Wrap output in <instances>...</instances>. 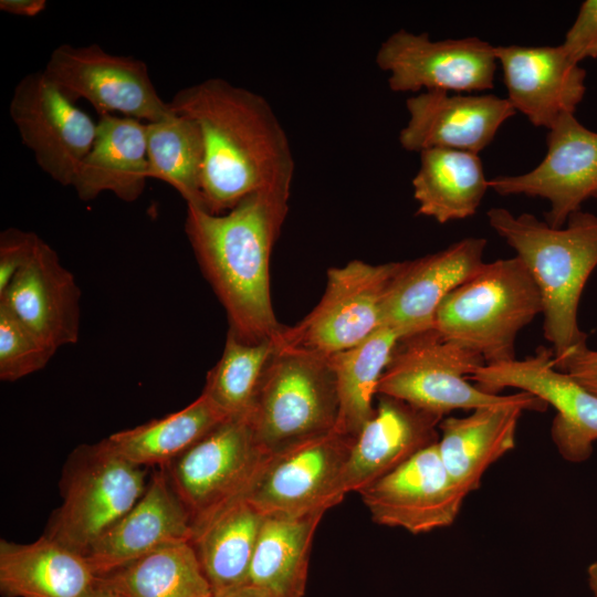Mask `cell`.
Listing matches in <instances>:
<instances>
[{
	"label": "cell",
	"instance_id": "6da1fadb",
	"mask_svg": "<svg viewBox=\"0 0 597 597\" xmlns=\"http://www.w3.org/2000/svg\"><path fill=\"white\" fill-rule=\"evenodd\" d=\"M168 103L171 112L192 117L202 133L203 210L222 214L253 192L291 191L290 140L262 95L212 77L178 91Z\"/></svg>",
	"mask_w": 597,
	"mask_h": 597
},
{
	"label": "cell",
	"instance_id": "7a4b0ae2",
	"mask_svg": "<svg viewBox=\"0 0 597 597\" xmlns=\"http://www.w3.org/2000/svg\"><path fill=\"white\" fill-rule=\"evenodd\" d=\"M289 190H260L212 214L187 205L185 232L199 268L223 306L229 332L245 343L274 341L270 260L289 212Z\"/></svg>",
	"mask_w": 597,
	"mask_h": 597
},
{
	"label": "cell",
	"instance_id": "3957f363",
	"mask_svg": "<svg viewBox=\"0 0 597 597\" xmlns=\"http://www.w3.org/2000/svg\"><path fill=\"white\" fill-rule=\"evenodd\" d=\"M490 227L514 249L532 274L542 297L544 337L552 344L556 368L587 345L578 325L579 301L597 266V214L579 210L562 228L532 213L514 214L495 207Z\"/></svg>",
	"mask_w": 597,
	"mask_h": 597
},
{
	"label": "cell",
	"instance_id": "277c9868",
	"mask_svg": "<svg viewBox=\"0 0 597 597\" xmlns=\"http://www.w3.org/2000/svg\"><path fill=\"white\" fill-rule=\"evenodd\" d=\"M543 313L540 290L519 258L484 262L440 303L433 328L485 365L516 359L517 334Z\"/></svg>",
	"mask_w": 597,
	"mask_h": 597
},
{
	"label": "cell",
	"instance_id": "5b68a950",
	"mask_svg": "<svg viewBox=\"0 0 597 597\" xmlns=\"http://www.w3.org/2000/svg\"><path fill=\"white\" fill-rule=\"evenodd\" d=\"M337 417L328 356L275 347L247 413L258 442L275 453L334 430Z\"/></svg>",
	"mask_w": 597,
	"mask_h": 597
},
{
	"label": "cell",
	"instance_id": "8992f818",
	"mask_svg": "<svg viewBox=\"0 0 597 597\" xmlns=\"http://www.w3.org/2000/svg\"><path fill=\"white\" fill-rule=\"evenodd\" d=\"M149 470L114 452L104 439L78 446L64 465L62 503L43 535L84 555L140 499Z\"/></svg>",
	"mask_w": 597,
	"mask_h": 597
},
{
	"label": "cell",
	"instance_id": "52a82bcc",
	"mask_svg": "<svg viewBox=\"0 0 597 597\" xmlns=\"http://www.w3.org/2000/svg\"><path fill=\"white\" fill-rule=\"evenodd\" d=\"M272 454L258 442L244 415L228 418L164 467L190 516L193 535L248 498Z\"/></svg>",
	"mask_w": 597,
	"mask_h": 597
},
{
	"label": "cell",
	"instance_id": "ba28073f",
	"mask_svg": "<svg viewBox=\"0 0 597 597\" xmlns=\"http://www.w3.org/2000/svg\"><path fill=\"white\" fill-rule=\"evenodd\" d=\"M484 365L476 352L430 328L399 339L376 396L394 397L441 417L510 400L513 395L488 394L469 380Z\"/></svg>",
	"mask_w": 597,
	"mask_h": 597
},
{
	"label": "cell",
	"instance_id": "9c48e42d",
	"mask_svg": "<svg viewBox=\"0 0 597 597\" xmlns=\"http://www.w3.org/2000/svg\"><path fill=\"white\" fill-rule=\"evenodd\" d=\"M400 262L353 260L331 268L316 306L293 326H283L276 348L329 356L364 341L383 324V304Z\"/></svg>",
	"mask_w": 597,
	"mask_h": 597
},
{
	"label": "cell",
	"instance_id": "30bf717a",
	"mask_svg": "<svg viewBox=\"0 0 597 597\" xmlns=\"http://www.w3.org/2000/svg\"><path fill=\"white\" fill-rule=\"evenodd\" d=\"M354 440L334 429L273 453L247 500L263 516L324 515L347 494L344 471Z\"/></svg>",
	"mask_w": 597,
	"mask_h": 597
},
{
	"label": "cell",
	"instance_id": "8fae6325",
	"mask_svg": "<svg viewBox=\"0 0 597 597\" xmlns=\"http://www.w3.org/2000/svg\"><path fill=\"white\" fill-rule=\"evenodd\" d=\"M43 72L72 102L85 100L100 116L119 113L153 123L172 113L144 61L108 53L95 43L59 45Z\"/></svg>",
	"mask_w": 597,
	"mask_h": 597
},
{
	"label": "cell",
	"instance_id": "7c38bea8",
	"mask_svg": "<svg viewBox=\"0 0 597 597\" xmlns=\"http://www.w3.org/2000/svg\"><path fill=\"white\" fill-rule=\"evenodd\" d=\"M494 49L475 36L436 41L400 29L380 44L376 63L389 74L392 92L482 93L494 87Z\"/></svg>",
	"mask_w": 597,
	"mask_h": 597
},
{
	"label": "cell",
	"instance_id": "4fadbf2b",
	"mask_svg": "<svg viewBox=\"0 0 597 597\" xmlns=\"http://www.w3.org/2000/svg\"><path fill=\"white\" fill-rule=\"evenodd\" d=\"M469 380L488 394L517 388L553 406L551 437L559 454L573 463L590 458L597 441V396L555 367L552 348L540 346L524 359L484 365Z\"/></svg>",
	"mask_w": 597,
	"mask_h": 597
},
{
	"label": "cell",
	"instance_id": "5bb4252c",
	"mask_svg": "<svg viewBox=\"0 0 597 597\" xmlns=\"http://www.w3.org/2000/svg\"><path fill=\"white\" fill-rule=\"evenodd\" d=\"M9 114L38 166L57 184L72 186L93 146L97 123L43 71L27 74L15 85Z\"/></svg>",
	"mask_w": 597,
	"mask_h": 597
},
{
	"label": "cell",
	"instance_id": "9a60e30c",
	"mask_svg": "<svg viewBox=\"0 0 597 597\" xmlns=\"http://www.w3.org/2000/svg\"><path fill=\"white\" fill-rule=\"evenodd\" d=\"M546 154L532 170L489 180V188L501 196L525 195L549 202L544 214L553 228L566 224L570 214L597 199V133L575 114H564L546 135Z\"/></svg>",
	"mask_w": 597,
	"mask_h": 597
},
{
	"label": "cell",
	"instance_id": "2e32d148",
	"mask_svg": "<svg viewBox=\"0 0 597 597\" xmlns=\"http://www.w3.org/2000/svg\"><path fill=\"white\" fill-rule=\"evenodd\" d=\"M357 493L375 523L411 534L452 525L468 495L446 470L438 442Z\"/></svg>",
	"mask_w": 597,
	"mask_h": 597
},
{
	"label": "cell",
	"instance_id": "e0dca14e",
	"mask_svg": "<svg viewBox=\"0 0 597 597\" xmlns=\"http://www.w3.org/2000/svg\"><path fill=\"white\" fill-rule=\"evenodd\" d=\"M407 125L399 143L408 151L447 148L479 154L515 115L507 98L494 94L426 91L406 101Z\"/></svg>",
	"mask_w": 597,
	"mask_h": 597
},
{
	"label": "cell",
	"instance_id": "ac0fdd59",
	"mask_svg": "<svg viewBox=\"0 0 597 597\" xmlns=\"http://www.w3.org/2000/svg\"><path fill=\"white\" fill-rule=\"evenodd\" d=\"M484 238L461 239L416 260L401 261L383 304V324L404 337L433 328L443 298L484 264Z\"/></svg>",
	"mask_w": 597,
	"mask_h": 597
},
{
	"label": "cell",
	"instance_id": "d6986e66",
	"mask_svg": "<svg viewBox=\"0 0 597 597\" xmlns=\"http://www.w3.org/2000/svg\"><path fill=\"white\" fill-rule=\"evenodd\" d=\"M507 101L535 127L551 129L564 114H575L586 93V71L562 45L495 46Z\"/></svg>",
	"mask_w": 597,
	"mask_h": 597
},
{
	"label": "cell",
	"instance_id": "ffe728a7",
	"mask_svg": "<svg viewBox=\"0 0 597 597\" xmlns=\"http://www.w3.org/2000/svg\"><path fill=\"white\" fill-rule=\"evenodd\" d=\"M80 300L74 275L41 238L0 294V304L55 350L78 341Z\"/></svg>",
	"mask_w": 597,
	"mask_h": 597
},
{
	"label": "cell",
	"instance_id": "44dd1931",
	"mask_svg": "<svg viewBox=\"0 0 597 597\" xmlns=\"http://www.w3.org/2000/svg\"><path fill=\"white\" fill-rule=\"evenodd\" d=\"M190 516L164 468L151 469L145 492L84 554L96 577L160 547L191 542Z\"/></svg>",
	"mask_w": 597,
	"mask_h": 597
},
{
	"label": "cell",
	"instance_id": "7402d4cb",
	"mask_svg": "<svg viewBox=\"0 0 597 597\" xmlns=\"http://www.w3.org/2000/svg\"><path fill=\"white\" fill-rule=\"evenodd\" d=\"M548 405L521 391L505 402L474 409L465 417L439 423L438 451L454 483L467 494L479 489L488 468L515 447L523 411L543 412Z\"/></svg>",
	"mask_w": 597,
	"mask_h": 597
},
{
	"label": "cell",
	"instance_id": "603a6c76",
	"mask_svg": "<svg viewBox=\"0 0 597 597\" xmlns=\"http://www.w3.org/2000/svg\"><path fill=\"white\" fill-rule=\"evenodd\" d=\"M444 417L378 395L373 417L355 438L344 471L346 492H358L439 441Z\"/></svg>",
	"mask_w": 597,
	"mask_h": 597
},
{
	"label": "cell",
	"instance_id": "cb8c5ba5",
	"mask_svg": "<svg viewBox=\"0 0 597 597\" xmlns=\"http://www.w3.org/2000/svg\"><path fill=\"white\" fill-rule=\"evenodd\" d=\"M148 179L146 123L100 116L93 146L72 184L78 198L91 201L107 191L133 202L142 196Z\"/></svg>",
	"mask_w": 597,
	"mask_h": 597
},
{
	"label": "cell",
	"instance_id": "d4e9b609",
	"mask_svg": "<svg viewBox=\"0 0 597 597\" xmlns=\"http://www.w3.org/2000/svg\"><path fill=\"white\" fill-rule=\"evenodd\" d=\"M95 582L83 554L45 535L28 544L0 540L3 597H84Z\"/></svg>",
	"mask_w": 597,
	"mask_h": 597
},
{
	"label": "cell",
	"instance_id": "484cf974",
	"mask_svg": "<svg viewBox=\"0 0 597 597\" xmlns=\"http://www.w3.org/2000/svg\"><path fill=\"white\" fill-rule=\"evenodd\" d=\"M420 154V167L411 184L417 213L439 223L472 217L489 188L476 154L430 148Z\"/></svg>",
	"mask_w": 597,
	"mask_h": 597
},
{
	"label": "cell",
	"instance_id": "4316f807",
	"mask_svg": "<svg viewBox=\"0 0 597 597\" xmlns=\"http://www.w3.org/2000/svg\"><path fill=\"white\" fill-rule=\"evenodd\" d=\"M230 418L206 394L184 409L107 438L108 447L126 460L147 468H164Z\"/></svg>",
	"mask_w": 597,
	"mask_h": 597
},
{
	"label": "cell",
	"instance_id": "83f0119b",
	"mask_svg": "<svg viewBox=\"0 0 597 597\" xmlns=\"http://www.w3.org/2000/svg\"><path fill=\"white\" fill-rule=\"evenodd\" d=\"M402 337L399 329L380 325L355 346L328 356L338 396L335 430L356 438L373 417L377 385Z\"/></svg>",
	"mask_w": 597,
	"mask_h": 597
},
{
	"label": "cell",
	"instance_id": "f1b7e54d",
	"mask_svg": "<svg viewBox=\"0 0 597 597\" xmlns=\"http://www.w3.org/2000/svg\"><path fill=\"white\" fill-rule=\"evenodd\" d=\"M323 516H264L248 583L281 597H303L312 543Z\"/></svg>",
	"mask_w": 597,
	"mask_h": 597
},
{
	"label": "cell",
	"instance_id": "f546056e",
	"mask_svg": "<svg viewBox=\"0 0 597 597\" xmlns=\"http://www.w3.org/2000/svg\"><path fill=\"white\" fill-rule=\"evenodd\" d=\"M264 516L240 500L197 532L191 544L213 593L248 583Z\"/></svg>",
	"mask_w": 597,
	"mask_h": 597
},
{
	"label": "cell",
	"instance_id": "4dcf8cb0",
	"mask_svg": "<svg viewBox=\"0 0 597 597\" xmlns=\"http://www.w3.org/2000/svg\"><path fill=\"white\" fill-rule=\"evenodd\" d=\"M122 597H212L191 542L160 547L96 577Z\"/></svg>",
	"mask_w": 597,
	"mask_h": 597
},
{
	"label": "cell",
	"instance_id": "1f68e13d",
	"mask_svg": "<svg viewBox=\"0 0 597 597\" xmlns=\"http://www.w3.org/2000/svg\"><path fill=\"white\" fill-rule=\"evenodd\" d=\"M148 178L161 180L187 205L202 209L205 144L198 123L185 114L146 123Z\"/></svg>",
	"mask_w": 597,
	"mask_h": 597
},
{
	"label": "cell",
	"instance_id": "d6a6232c",
	"mask_svg": "<svg viewBox=\"0 0 597 597\" xmlns=\"http://www.w3.org/2000/svg\"><path fill=\"white\" fill-rule=\"evenodd\" d=\"M274 349L273 341L245 343L228 331L222 355L208 371L202 392L230 418L247 415Z\"/></svg>",
	"mask_w": 597,
	"mask_h": 597
},
{
	"label": "cell",
	"instance_id": "836d02e7",
	"mask_svg": "<svg viewBox=\"0 0 597 597\" xmlns=\"http://www.w3.org/2000/svg\"><path fill=\"white\" fill-rule=\"evenodd\" d=\"M55 349L0 304V379L17 381L43 369Z\"/></svg>",
	"mask_w": 597,
	"mask_h": 597
},
{
	"label": "cell",
	"instance_id": "e575fe53",
	"mask_svg": "<svg viewBox=\"0 0 597 597\" xmlns=\"http://www.w3.org/2000/svg\"><path fill=\"white\" fill-rule=\"evenodd\" d=\"M561 45L576 64L586 59H597V0L582 3Z\"/></svg>",
	"mask_w": 597,
	"mask_h": 597
},
{
	"label": "cell",
	"instance_id": "d590c367",
	"mask_svg": "<svg viewBox=\"0 0 597 597\" xmlns=\"http://www.w3.org/2000/svg\"><path fill=\"white\" fill-rule=\"evenodd\" d=\"M39 235L8 228L0 235V294L33 253Z\"/></svg>",
	"mask_w": 597,
	"mask_h": 597
},
{
	"label": "cell",
	"instance_id": "8d00e7d4",
	"mask_svg": "<svg viewBox=\"0 0 597 597\" xmlns=\"http://www.w3.org/2000/svg\"><path fill=\"white\" fill-rule=\"evenodd\" d=\"M561 369L597 396V349L587 345L570 354Z\"/></svg>",
	"mask_w": 597,
	"mask_h": 597
},
{
	"label": "cell",
	"instance_id": "74e56055",
	"mask_svg": "<svg viewBox=\"0 0 597 597\" xmlns=\"http://www.w3.org/2000/svg\"><path fill=\"white\" fill-rule=\"evenodd\" d=\"M48 6L45 0H1L0 10L19 17L32 18L42 13Z\"/></svg>",
	"mask_w": 597,
	"mask_h": 597
},
{
	"label": "cell",
	"instance_id": "f35d334b",
	"mask_svg": "<svg viewBox=\"0 0 597 597\" xmlns=\"http://www.w3.org/2000/svg\"><path fill=\"white\" fill-rule=\"evenodd\" d=\"M212 597H281L276 595L275 593L251 584V583H244L239 586H234L228 589H223L217 593H213Z\"/></svg>",
	"mask_w": 597,
	"mask_h": 597
},
{
	"label": "cell",
	"instance_id": "ab89813d",
	"mask_svg": "<svg viewBox=\"0 0 597 597\" xmlns=\"http://www.w3.org/2000/svg\"><path fill=\"white\" fill-rule=\"evenodd\" d=\"M84 597H122L107 586L100 583L96 578L93 587L86 593Z\"/></svg>",
	"mask_w": 597,
	"mask_h": 597
},
{
	"label": "cell",
	"instance_id": "60d3db41",
	"mask_svg": "<svg viewBox=\"0 0 597 597\" xmlns=\"http://www.w3.org/2000/svg\"><path fill=\"white\" fill-rule=\"evenodd\" d=\"M588 583L595 597H597V562H594L588 566Z\"/></svg>",
	"mask_w": 597,
	"mask_h": 597
}]
</instances>
